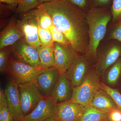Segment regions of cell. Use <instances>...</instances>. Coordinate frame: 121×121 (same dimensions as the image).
Masks as SVG:
<instances>
[{"mask_svg": "<svg viewBox=\"0 0 121 121\" xmlns=\"http://www.w3.org/2000/svg\"><path fill=\"white\" fill-rule=\"evenodd\" d=\"M4 91L8 107L13 121H22L24 116L21 105L19 84L9 79L5 87Z\"/></svg>", "mask_w": 121, "mask_h": 121, "instance_id": "obj_8", "label": "cell"}, {"mask_svg": "<svg viewBox=\"0 0 121 121\" xmlns=\"http://www.w3.org/2000/svg\"><path fill=\"white\" fill-rule=\"evenodd\" d=\"M48 68L40 66H33L16 60L11 56L5 73L8 75L9 79L19 84L29 82L36 84L37 76Z\"/></svg>", "mask_w": 121, "mask_h": 121, "instance_id": "obj_4", "label": "cell"}, {"mask_svg": "<svg viewBox=\"0 0 121 121\" xmlns=\"http://www.w3.org/2000/svg\"><path fill=\"white\" fill-rule=\"evenodd\" d=\"M84 107L70 100L58 104L54 116L57 121H79Z\"/></svg>", "mask_w": 121, "mask_h": 121, "instance_id": "obj_12", "label": "cell"}, {"mask_svg": "<svg viewBox=\"0 0 121 121\" xmlns=\"http://www.w3.org/2000/svg\"><path fill=\"white\" fill-rule=\"evenodd\" d=\"M121 55V47L117 44H113L106 49L95 65V71L99 75L104 74L117 61Z\"/></svg>", "mask_w": 121, "mask_h": 121, "instance_id": "obj_14", "label": "cell"}, {"mask_svg": "<svg viewBox=\"0 0 121 121\" xmlns=\"http://www.w3.org/2000/svg\"><path fill=\"white\" fill-rule=\"evenodd\" d=\"M12 50V45L4 48L0 51V71L2 73H5L11 57Z\"/></svg>", "mask_w": 121, "mask_h": 121, "instance_id": "obj_23", "label": "cell"}, {"mask_svg": "<svg viewBox=\"0 0 121 121\" xmlns=\"http://www.w3.org/2000/svg\"><path fill=\"white\" fill-rule=\"evenodd\" d=\"M17 24L27 43L37 49L41 46L38 35L39 24L33 10L23 13Z\"/></svg>", "mask_w": 121, "mask_h": 121, "instance_id": "obj_6", "label": "cell"}, {"mask_svg": "<svg viewBox=\"0 0 121 121\" xmlns=\"http://www.w3.org/2000/svg\"><path fill=\"white\" fill-rule=\"evenodd\" d=\"M40 66L44 68L54 67L55 65L54 47H46L40 46L37 49Z\"/></svg>", "mask_w": 121, "mask_h": 121, "instance_id": "obj_19", "label": "cell"}, {"mask_svg": "<svg viewBox=\"0 0 121 121\" xmlns=\"http://www.w3.org/2000/svg\"><path fill=\"white\" fill-rule=\"evenodd\" d=\"M54 43H58L65 46H70V43L64 34L53 24L50 29Z\"/></svg>", "mask_w": 121, "mask_h": 121, "instance_id": "obj_25", "label": "cell"}, {"mask_svg": "<svg viewBox=\"0 0 121 121\" xmlns=\"http://www.w3.org/2000/svg\"><path fill=\"white\" fill-rule=\"evenodd\" d=\"M110 34L109 39L117 40L121 43V20L114 24Z\"/></svg>", "mask_w": 121, "mask_h": 121, "instance_id": "obj_29", "label": "cell"}, {"mask_svg": "<svg viewBox=\"0 0 121 121\" xmlns=\"http://www.w3.org/2000/svg\"><path fill=\"white\" fill-rule=\"evenodd\" d=\"M38 35L41 46L46 47H54V42L50 30L43 29L39 25Z\"/></svg>", "mask_w": 121, "mask_h": 121, "instance_id": "obj_24", "label": "cell"}, {"mask_svg": "<svg viewBox=\"0 0 121 121\" xmlns=\"http://www.w3.org/2000/svg\"><path fill=\"white\" fill-rule=\"evenodd\" d=\"M96 71H87L82 84L73 88L71 101L85 107L90 105L98 91L101 89V82Z\"/></svg>", "mask_w": 121, "mask_h": 121, "instance_id": "obj_3", "label": "cell"}, {"mask_svg": "<svg viewBox=\"0 0 121 121\" xmlns=\"http://www.w3.org/2000/svg\"><path fill=\"white\" fill-rule=\"evenodd\" d=\"M73 88L66 73L60 74L52 97L58 104L67 101L71 99Z\"/></svg>", "mask_w": 121, "mask_h": 121, "instance_id": "obj_15", "label": "cell"}, {"mask_svg": "<svg viewBox=\"0 0 121 121\" xmlns=\"http://www.w3.org/2000/svg\"><path fill=\"white\" fill-rule=\"evenodd\" d=\"M109 121H121V110L115 108L107 113Z\"/></svg>", "mask_w": 121, "mask_h": 121, "instance_id": "obj_30", "label": "cell"}, {"mask_svg": "<svg viewBox=\"0 0 121 121\" xmlns=\"http://www.w3.org/2000/svg\"><path fill=\"white\" fill-rule=\"evenodd\" d=\"M86 18L89 41L85 56L87 60H95L97 58L98 48L106 35L112 15L106 8H92L86 14Z\"/></svg>", "mask_w": 121, "mask_h": 121, "instance_id": "obj_2", "label": "cell"}, {"mask_svg": "<svg viewBox=\"0 0 121 121\" xmlns=\"http://www.w3.org/2000/svg\"><path fill=\"white\" fill-rule=\"evenodd\" d=\"M76 7L82 10L86 8L87 5V0H67Z\"/></svg>", "mask_w": 121, "mask_h": 121, "instance_id": "obj_32", "label": "cell"}, {"mask_svg": "<svg viewBox=\"0 0 121 121\" xmlns=\"http://www.w3.org/2000/svg\"><path fill=\"white\" fill-rule=\"evenodd\" d=\"M111 12L114 24L121 20V0H113Z\"/></svg>", "mask_w": 121, "mask_h": 121, "instance_id": "obj_28", "label": "cell"}, {"mask_svg": "<svg viewBox=\"0 0 121 121\" xmlns=\"http://www.w3.org/2000/svg\"><path fill=\"white\" fill-rule=\"evenodd\" d=\"M101 87L110 95L118 108L121 110V94L118 91L111 88L101 82Z\"/></svg>", "mask_w": 121, "mask_h": 121, "instance_id": "obj_27", "label": "cell"}, {"mask_svg": "<svg viewBox=\"0 0 121 121\" xmlns=\"http://www.w3.org/2000/svg\"><path fill=\"white\" fill-rule=\"evenodd\" d=\"M55 65V67L60 74L66 73L78 55L70 46H65L54 43Z\"/></svg>", "mask_w": 121, "mask_h": 121, "instance_id": "obj_9", "label": "cell"}, {"mask_svg": "<svg viewBox=\"0 0 121 121\" xmlns=\"http://www.w3.org/2000/svg\"><path fill=\"white\" fill-rule=\"evenodd\" d=\"M22 3L17 4V13H23L36 8L40 4L38 0H21Z\"/></svg>", "mask_w": 121, "mask_h": 121, "instance_id": "obj_26", "label": "cell"}, {"mask_svg": "<svg viewBox=\"0 0 121 121\" xmlns=\"http://www.w3.org/2000/svg\"><path fill=\"white\" fill-rule=\"evenodd\" d=\"M89 105L106 113L117 108L112 98L101 88L95 94Z\"/></svg>", "mask_w": 121, "mask_h": 121, "instance_id": "obj_17", "label": "cell"}, {"mask_svg": "<svg viewBox=\"0 0 121 121\" xmlns=\"http://www.w3.org/2000/svg\"><path fill=\"white\" fill-rule=\"evenodd\" d=\"M19 89L22 112L26 116L34 110L44 97L34 83L19 84Z\"/></svg>", "mask_w": 121, "mask_h": 121, "instance_id": "obj_5", "label": "cell"}, {"mask_svg": "<svg viewBox=\"0 0 121 121\" xmlns=\"http://www.w3.org/2000/svg\"><path fill=\"white\" fill-rule=\"evenodd\" d=\"M53 23L64 34L77 53H86L89 44L86 14L67 0L43 4Z\"/></svg>", "mask_w": 121, "mask_h": 121, "instance_id": "obj_1", "label": "cell"}, {"mask_svg": "<svg viewBox=\"0 0 121 121\" xmlns=\"http://www.w3.org/2000/svg\"><path fill=\"white\" fill-rule=\"evenodd\" d=\"M0 2H4L9 4H20L22 3L21 0H0Z\"/></svg>", "mask_w": 121, "mask_h": 121, "instance_id": "obj_33", "label": "cell"}, {"mask_svg": "<svg viewBox=\"0 0 121 121\" xmlns=\"http://www.w3.org/2000/svg\"><path fill=\"white\" fill-rule=\"evenodd\" d=\"M23 37V33L17 26V21L12 20L1 32L0 49L13 45Z\"/></svg>", "mask_w": 121, "mask_h": 121, "instance_id": "obj_16", "label": "cell"}, {"mask_svg": "<svg viewBox=\"0 0 121 121\" xmlns=\"http://www.w3.org/2000/svg\"></svg>", "mask_w": 121, "mask_h": 121, "instance_id": "obj_36", "label": "cell"}, {"mask_svg": "<svg viewBox=\"0 0 121 121\" xmlns=\"http://www.w3.org/2000/svg\"><path fill=\"white\" fill-rule=\"evenodd\" d=\"M92 8H105L110 3L111 0H90Z\"/></svg>", "mask_w": 121, "mask_h": 121, "instance_id": "obj_31", "label": "cell"}, {"mask_svg": "<svg viewBox=\"0 0 121 121\" xmlns=\"http://www.w3.org/2000/svg\"><path fill=\"white\" fill-rule=\"evenodd\" d=\"M0 121H13L8 107L4 90H0Z\"/></svg>", "mask_w": 121, "mask_h": 121, "instance_id": "obj_22", "label": "cell"}, {"mask_svg": "<svg viewBox=\"0 0 121 121\" xmlns=\"http://www.w3.org/2000/svg\"><path fill=\"white\" fill-rule=\"evenodd\" d=\"M33 11L39 26L43 29L50 30L54 23L51 16L43 4L39 5Z\"/></svg>", "mask_w": 121, "mask_h": 121, "instance_id": "obj_20", "label": "cell"}, {"mask_svg": "<svg viewBox=\"0 0 121 121\" xmlns=\"http://www.w3.org/2000/svg\"><path fill=\"white\" fill-rule=\"evenodd\" d=\"M58 105L52 96L44 97L34 110L24 116L21 121H43L54 117Z\"/></svg>", "mask_w": 121, "mask_h": 121, "instance_id": "obj_10", "label": "cell"}, {"mask_svg": "<svg viewBox=\"0 0 121 121\" xmlns=\"http://www.w3.org/2000/svg\"><path fill=\"white\" fill-rule=\"evenodd\" d=\"M43 121H57L54 118V117H52L48 118L47 119H45Z\"/></svg>", "mask_w": 121, "mask_h": 121, "instance_id": "obj_35", "label": "cell"}, {"mask_svg": "<svg viewBox=\"0 0 121 121\" xmlns=\"http://www.w3.org/2000/svg\"><path fill=\"white\" fill-rule=\"evenodd\" d=\"M40 4H43V3H46V2H52V1H54L56 0H38Z\"/></svg>", "mask_w": 121, "mask_h": 121, "instance_id": "obj_34", "label": "cell"}, {"mask_svg": "<svg viewBox=\"0 0 121 121\" xmlns=\"http://www.w3.org/2000/svg\"><path fill=\"white\" fill-rule=\"evenodd\" d=\"M12 47L11 56L12 58L33 66H40L37 49L27 43L23 37L12 45Z\"/></svg>", "mask_w": 121, "mask_h": 121, "instance_id": "obj_7", "label": "cell"}, {"mask_svg": "<svg viewBox=\"0 0 121 121\" xmlns=\"http://www.w3.org/2000/svg\"><path fill=\"white\" fill-rule=\"evenodd\" d=\"M88 66V60L86 56H78L76 58L66 73L73 87L82 84L86 75Z\"/></svg>", "mask_w": 121, "mask_h": 121, "instance_id": "obj_13", "label": "cell"}, {"mask_svg": "<svg viewBox=\"0 0 121 121\" xmlns=\"http://www.w3.org/2000/svg\"><path fill=\"white\" fill-rule=\"evenodd\" d=\"M108 69L106 76L107 82L110 85H113L117 83L121 75V58Z\"/></svg>", "mask_w": 121, "mask_h": 121, "instance_id": "obj_21", "label": "cell"}, {"mask_svg": "<svg viewBox=\"0 0 121 121\" xmlns=\"http://www.w3.org/2000/svg\"><path fill=\"white\" fill-rule=\"evenodd\" d=\"M60 73L55 67L50 68L37 76L36 84L45 97L52 96Z\"/></svg>", "mask_w": 121, "mask_h": 121, "instance_id": "obj_11", "label": "cell"}, {"mask_svg": "<svg viewBox=\"0 0 121 121\" xmlns=\"http://www.w3.org/2000/svg\"><path fill=\"white\" fill-rule=\"evenodd\" d=\"M79 121H109L107 113L103 112L91 106L84 107Z\"/></svg>", "mask_w": 121, "mask_h": 121, "instance_id": "obj_18", "label": "cell"}]
</instances>
